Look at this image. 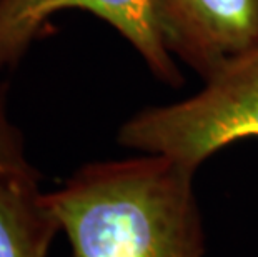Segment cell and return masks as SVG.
<instances>
[{"label":"cell","instance_id":"5","mask_svg":"<svg viewBox=\"0 0 258 257\" xmlns=\"http://www.w3.org/2000/svg\"><path fill=\"white\" fill-rule=\"evenodd\" d=\"M58 232L40 172L0 171V257H47Z\"/></svg>","mask_w":258,"mask_h":257},{"label":"cell","instance_id":"6","mask_svg":"<svg viewBox=\"0 0 258 257\" xmlns=\"http://www.w3.org/2000/svg\"><path fill=\"white\" fill-rule=\"evenodd\" d=\"M0 171L30 172L35 167L24 150V139L7 114V85H0Z\"/></svg>","mask_w":258,"mask_h":257},{"label":"cell","instance_id":"2","mask_svg":"<svg viewBox=\"0 0 258 257\" xmlns=\"http://www.w3.org/2000/svg\"><path fill=\"white\" fill-rule=\"evenodd\" d=\"M203 80V89L188 99L127 119L118 144L199 169L227 145L258 139V45L227 59Z\"/></svg>","mask_w":258,"mask_h":257},{"label":"cell","instance_id":"3","mask_svg":"<svg viewBox=\"0 0 258 257\" xmlns=\"http://www.w3.org/2000/svg\"><path fill=\"white\" fill-rule=\"evenodd\" d=\"M65 10L89 12L110 25L158 80L183 82L158 0H0V70L17 67L50 19Z\"/></svg>","mask_w":258,"mask_h":257},{"label":"cell","instance_id":"4","mask_svg":"<svg viewBox=\"0 0 258 257\" xmlns=\"http://www.w3.org/2000/svg\"><path fill=\"white\" fill-rule=\"evenodd\" d=\"M175 56L203 79L258 45V0H158Z\"/></svg>","mask_w":258,"mask_h":257},{"label":"cell","instance_id":"1","mask_svg":"<svg viewBox=\"0 0 258 257\" xmlns=\"http://www.w3.org/2000/svg\"><path fill=\"white\" fill-rule=\"evenodd\" d=\"M195 172L157 154L90 162L45 202L70 257H203Z\"/></svg>","mask_w":258,"mask_h":257}]
</instances>
